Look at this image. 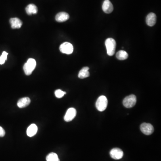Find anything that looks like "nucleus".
<instances>
[{"instance_id": "14", "label": "nucleus", "mask_w": 161, "mask_h": 161, "mask_svg": "<svg viewBox=\"0 0 161 161\" xmlns=\"http://www.w3.org/2000/svg\"><path fill=\"white\" fill-rule=\"evenodd\" d=\"M38 131V127L35 124H32L27 129V134L29 137H32L36 134Z\"/></svg>"}, {"instance_id": "5", "label": "nucleus", "mask_w": 161, "mask_h": 161, "mask_svg": "<svg viewBox=\"0 0 161 161\" xmlns=\"http://www.w3.org/2000/svg\"><path fill=\"white\" fill-rule=\"evenodd\" d=\"M59 50L62 53L66 54H71L74 51V47L69 42H64L60 45Z\"/></svg>"}, {"instance_id": "7", "label": "nucleus", "mask_w": 161, "mask_h": 161, "mask_svg": "<svg viewBox=\"0 0 161 161\" xmlns=\"http://www.w3.org/2000/svg\"><path fill=\"white\" fill-rule=\"evenodd\" d=\"M77 115V111L75 108L71 107L67 110L64 117V120L66 122H70Z\"/></svg>"}, {"instance_id": "16", "label": "nucleus", "mask_w": 161, "mask_h": 161, "mask_svg": "<svg viewBox=\"0 0 161 161\" xmlns=\"http://www.w3.org/2000/svg\"><path fill=\"white\" fill-rule=\"evenodd\" d=\"M89 68L88 67H83L79 72L78 77L79 79H83L88 78L90 76V73L89 72Z\"/></svg>"}, {"instance_id": "8", "label": "nucleus", "mask_w": 161, "mask_h": 161, "mask_svg": "<svg viewBox=\"0 0 161 161\" xmlns=\"http://www.w3.org/2000/svg\"><path fill=\"white\" fill-rule=\"evenodd\" d=\"M110 154L112 158L116 160L120 159H122L124 156V153L122 150L117 148L112 149L110 151Z\"/></svg>"}, {"instance_id": "18", "label": "nucleus", "mask_w": 161, "mask_h": 161, "mask_svg": "<svg viewBox=\"0 0 161 161\" xmlns=\"http://www.w3.org/2000/svg\"><path fill=\"white\" fill-rule=\"evenodd\" d=\"M47 161H60L57 154L55 153H51L46 157Z\"/></svg>"}, {"instance_id": "4", "label": "nucleus", "mask_w": 161, "mask_h": 161, "mask_svg": "<svg viewBox=\"0 0 161 161\" xmlns=\"http://www.w3.org/2000/svg\"><path fill=\"white\" fill-rule=\"evenodd\" d=\"M136 102V96L134 94H131L125 98L124 99L123 105L126 108H132L134 107Z\"/></svg>"}, {"instance_id": "11", "label": "nucleus", "mask_w": 161, "mask_h": 161, "mask_svg": "<svg viewBox=\"0 0 161 161\" xmlns=\"http://www.w3.org/2000/svg\"><path fill=\"white\" fill-rule=\"evenodd\" d=\"M11 27L13 29H19L22 25V21L17 17L10 18V20Z\"/></svg>"}, {"instance_id": "6", "label": "nucleus", "mask_w": 161, "mask_h": 161, "mask_svg": "<svg viewBox=\"0 0 161 161\" xmlns=\"http://www.w3.org/2000/svg\"><path fill=\"white\" fill-rule=\"evenodd\" d=\"M140 129L141 131L146 135H150L152 134L154 131L153 126L150 124L146 123L141 124Z\"/></svg>"}, {"instance_id": "19", "label": "nucleus", "mask_w": 161, "mask_h": 161, "mask_svg": "<svg viewBox=\"0 0 161 161\" xmlns=\"http://www.w3.org/2000/svg\"><path fill=\"white\" fill-rule=\"evenodd\" d=\"M66 92L62 91L60 89L56 90L55 92V94L57 98H61L64 96V94H66Z\"/></svg>"}, {"instance_id": "20", "label": "nucleus", "mask_w": 161, "mask_h": 161, "mask_svg": "<svg viewBox=\"0 0 161 161\" xmlns=\"http://www.w3.org/2000/svg\"><path fill=\"white\" fill-rule=\"evenodd\" d=\"M8 53L6 52H3L2 54V56H0V64H4L7 58V56Z\"/></svg>"}, {"instance_id": "1", "label": "nucleus", "mask_w": 161, "mask_h": 161, "mask_svg": "<svg viewBox=\"0 0 161 161\" xmlns=\"http://www.w3.org/2000/svg\"><path fill=\"white\" fill-rule=\"evenodd\" d=\"M105 45L107 48V54L110 56L114 55L116 51V41L113 38H108L105 41Z\"/></svg>"}, {"instance_id": "15", "label": "nucleus", "mask_w": 161, "mask_h": 161, "mask_svg": "<svg viewBox=\"0 0 161 161\" xmlns=\"http://www.w3.org/2000/svg\"><path fill=\"white\" fill-rule=\"evenodd\" d=\"M26 12L28 15L36 14L38 12V8L36 6L33 4H31L27 6L26 8Z\"/></svg>"}, {"instance_id": "21", "label": "nucleus", "mask_w": 161, "mask_h": 161, "mask_svg": "<svg viewBox=\"0 0 161 161\" xmlns=\"http://www.w3.org/2000/svg\"><path fill=\"white\" fill-rule=\"evenodd\" d=\"M5 134V131L2 127L0 126V137H3Z\"/></svg>"}, {"instance_id": "10", "label": "nucleus", "mask_w": 161, "mask_h": 161, "mask_svg": "<svg viewBox=\"0 0 161 161\" xmlns=\"http://www.w3.org/2000/svg\"><path fill=\"white\" fill-rule=\"evenodd\" d=\"M157 20L156 15L153 13H150L146 17V22L147 25L150 27L154 26Z\"/></svg>"}, {"instance_id": "2", "label": "nucleus", "mask_w": 161, "mask_h": 161, "mask_svg": "<svg viewBox=\"0 0 161 161\" xmlns=\"http://www.w3.org/2000/svg\"><path fill=\"white\" fill-rule=\"evenodd\" d=\"M36 65V60L33 58H30L27 60V63L23 66L24 73L27 75H30L32 74L33 70H35Z\"/></svg>"}, {"instance_id": "17", "label": "nucleus", "mask_w": 161, "mask_h": 161, "mask_svg": "<svg viewBox=\"0 0 161 161\" xmlns=\"http://www.w3.org/2000/svg\"><path fill=\"white\" fill-rule=\"evenodd\" d=\"M116 56L119 60H125L128 58V55L126 52L124 50H121L117 52Z\"/></svg>"}, {"instance_id": "13", "label": "nucleus", "mask_w": 161, "mask_h": 161, "mask_svg": "<svg viewBox=\"0 0 161 161\" xmlns=\"http://www.w3.org/2000/svg\"><path fill=\"white\" fill-rule=\"evenodd\" d=\"M31 103V99L28 97L22 98L18 100L17 105L19 108H24L27 107Z\"/></svg>"}, {"instance_id": "12", "label": "nucleus", "mask_w": 161, "mask_h": 161, "mask_svg": "<svg viewBox=\"0 0 161 161\" xmlns=\"http://www.w3.org/2000/svg\"><path fill=\"white\" fill-rule=\"evenodd\" d=\"M70 18V15L68 13L64 12L59 13L56 16V20L58 22H64L68 20Z\"/></svg>"}, {"instance_id": "9", "label": "nucleus", "mask_w": 161, "mask_h": 161, "mask_svg": "<svg viewBox=\"0 0 161 161\" xmlns=\"http://www.w3.org/2000/svg\"><path fill=\"white\" fill-rule=\"evenodd\" d=\"M102 10L106 13H110L113 11V6L109 0H105L102 6Z\"/></svg>"}, {"instance_id": "3", "label": "nucleus", "mask_w": 161, "mask_h": 161, "mask_svg": "<svg viewBox=\"0 0 161 161\" xmlns=\"http://www.w3.org/2000/svg\"><path fill=\"white\" fill-rule=\"evenodd\" d=\"M108 101L106 96H100L98 98L96 102V107L99 112H103L107 108Z\"/></svg>"}]
</instances>
